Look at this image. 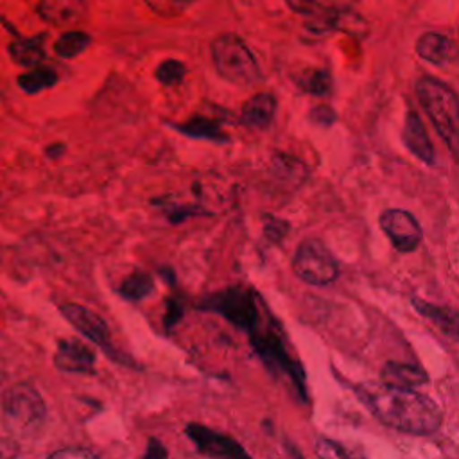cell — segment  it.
Returning <instances> with one entry per match:
<instances>
[{
    "instance_id": "cell-34",
    "label": "cell",
    "mask_w": 459,
    "mask_h": 459,
    "mask_svg": "<svg viewBox=\"0 0 459 459\" xmlns=\"http://www.w3.org/2000/svg\"><path fill=\"white\" fill-rule=\"evenodd\" d=\"M285 446H287V450L290 452V455H292L294 459H305V457L299 454V450H298V448H294L290 443H285Z\"/></svg>"
},
{
    "instance_id": "cell-17",
    "label": "cell",
    "mask_w": 459,
    "mask_h": 459,
    "mask_svg": "<svg viewBox=\"0 0 459 459\" xmlns=\"http://www.w3.org/2000/svg\"><path fill=\"white\" fill-rule=\"evenodd\" d=\"M154 287H156L154 276L147 271L136 269L117 285V292L126 301H140L151 296Z\"/></svg>"
},
{
    "instance_id": "cell-6",
    "label": "cell",
    "mask_w": 459,
    "mask_h": 459,
    "mask_svg": "<svg viewBox=\"0 0 459 459\" xmlns=\"http://www.w3.org/2000/svg\"><path fill=\"white\" fill-rule=\"evenodd\" d=\"M292 273L305 283L325 287L339 278L341 267L335 255L316 237L303 238L292 255Z\"/></svg>"
},
{
    "instance_id": "cell-30",
    "label": "cell",
    "mask_w": 459,
    "mask_h": 459,
    "mask_svg": "<svg viewBox=\"0 0 459 459\" xmlns=\"http://www.w3.org/2000/svg\"><path fill=\"white\" fill-rule=\"evenodd\" d=\"M167 210V215H169V221L170 222H174V224H178V222H181L183 219H186V217H192V215H199V213H204L203 210H199L197 206H169V208H165Z\"/></svg>"
},
{
    "instance_id": "cell-14",
    "label": "cell",
    "mask_w": 459,
    "mask_h": 459,
    "mask_svg": "<svg viewBox=\"0 0 459 459\" xmlns=\"http://www.w3.org/2000/svg\"><path fill=\"white\" fill-rule=\"evenodd\" d=\"M380 380L389 384V385L414 389L418 385L427 384L429 382V375H427V371L423 368H420L416 364L389 360L380 369Z\"/></svg>"
},
{
    "instance_id": "cell-33",
    "label": "cell",
    "mask_w": 459,
    "mask_h": 459,
    "mask_svg": "<svg viewBox=\"0 0 459 459\" xmlns=\"http://www.w3.org/2000/svg\"><path fill=\"white\" fill-rule=\"evenodd\" d=\"M63 149H65V145H61V143L57 145V143H56V145H52V147L47 149V154H48L50 158H57V156L63 152Z\"/></svg>"
},
{
    "instance_id": "cell-24",
    "label": "cell",
    "mask_w": 459,
    "mask_h": 459,
    "mask_svg": "<svg viewBox=\"0 0 459 459\" xmlns=\"http://www.w3.org/2000/svg\"><path fill=\"white\" fill-rule=\"evenodd\" d=\"M299 88L312 95H326L332 90V79L326 70H312L310 74L303 75L299 81Z\"/></svg>"
},
{
    "instance_id": "cell-11",
    "label": "cell",
    "mask_w": 459,
    "mask_h": 459,
    "mask_svg": "<svg viewBox=\"0 0 459 459\" xmlns=\"http://www.w3.org/2000/svg\"><path fill=\"white\" fill-rule=\"evenodd\" d=\"M39 16L54 27H75L86 14L84 0H39Z\"/></svg>"
},
{
    "instance_id": "cell-29",
    "label": "cell",
    "mask_w": 459,
    "mask_h": 459,
    "mask_svg": "<svg viewBox=\"0 0 459 459\" xmlns=\"http://www.w3.org/2000/svg\"><path fill=\"white\" fill-rule=\"evenodd\" d=\"M142 459H169V450H167V446L158 437L151 436L147 439L145 452H143Z\"/></svg>"
},
{
    "instance_id": "cell-18",
    "label": "cell",
    "mask_w": 459,
    "mask_h": 459,
    "mask_svg": "<svg viewBox=\"0 0 459 459\" xmlns=\"http://www.w3.org/2000/svg\"><path fill=\"white\" fill-rule=\"evenodd\" d=\"M176 131L192 136V138H203L212 142H228V134L222 133L219 122L206 118V117H194L185 124H174Z\"/></svg>"
},
{
    "instance_id": "cell-2",
    "label": "cell",
    "mask_w": 459,
    "mask_h": 459,
    "mask_svg": "<svg viewBox=\"0 0 459 459\" xmlns=\"http://www.w3.org/2000/svg\"><path fill=\"white\" fill-rule=\"evenodd\" d=\"M242 332L247 333L253 351L267 368V371L276 378H289L290 387L296 391L299 400L307 403L308 387L305 369L301 362L290 353L287 335L265 303L244 325Z\"/></svg>"
},
{
    "instance_id": "cell-23",
    "label": "cell",
    "mask_w": 459,
    "mask_h": 459,
    "mask_svg": "<svg viewBox=\"0 0 459 459\" xmlns=\"http://www.w3.org/2000/svg\"><path fill=\"white\" fill-rule=\"evenodd\" d=\"M56 81H57V75L50 68H36L18 77V84L25 93H38L45 88L54 86Z\"/></svg>"
},
{
    "instance_id": "cell-19",
    "label": "cell",
    "mask_w": 459,
    "mask_h": 459,
    "mask_svg": "<svg viewBox=\"0 0 459 459\" xmlns=\"http://www.w3.org/2000/svg\"><path fill=\"white\" fill-rule=\"evenodd\" d=\"M43 39L45 36H36L30 39H22V41H13L9 45V54L14 63L22 66H36L45 59V50H43Z\"/></svg>"
},
{
    "instance_id": "cell-4",
    "label": "cell",
    "mask_w": 459,
    "mask_h": 459,
    "mask_svg": "<svg viewBox=\"0 0 459 459\" xmlns=\"http://www.w3.org/2000/svg\"><path fill=\"white\" fill-rule=\"evenodd\" d=\"M2 414L11 434L32 436L47 418V403L32 384L16 382L2 394Z\"/></svg>"
},
{
    "instance_id": "cell-13",
    "label": "cell",
    "mask_w": 459,
    "mask_h": 459,
    "mask_svg": "<svg viewBox=\"0 0 459 459\" xmlns=\"http://www.w3.org/2000/svg\"><path fill=\"white\" fill-rule=\"evenodd\" d=\"M411 303L414 310L425 319H429L445 337L459 341V310L452 307L434 305L421 298H411Z\"/></svg>"
},
{
    "instance_id": "cell-3",
    "label": "cell",
    "mask_w": 459,
    "mask_h": 459,
    "mask_svg": "<svg viewBox=\"0 0 459 459\" xmlns=\"http://www.w3.org/2000/svg\"><path fill=\"white\" fill-rule=\"evenodd\" d=\"M418 100L434 129L459 161V95L445 81L421 75L416 81Z\"/></svg>"
},
{
    "instance_id": "cell-10",
    "label": "cell",
    "mask_w": 459,
    "mask_h": 459,
    "mask_svg": "<svg viewBox=\"0 0 459 459\" xmlns=\"http://www.w3.org/2000/svg\"><path fill=\"white\" fill-rule=\"evenodd\" d=\"M95 351L77 337H65L57 341L54 353V366L63 373L95 375Z\"/></svg>"
},
{
    "instance_id": "cell-22",
    "label": "cell",
    "mask_w": 459,
    "mask_h": 459,
    "mask_svg": "<svg viewBox=\"0 0 459 459\" xmlns=\"http://www.w3.org/2000/svg\"><path fill=\"white\" fill-rule=\"evenodd\" d=\"M90 36L81 30H68L65 32L54 45V50L61 57H75L90 45Z\"/></svg>"
},
{
    "instance_id": "cell-15",
    "label": "cell",
    "mask_w": 459,
    "mask_h": 459,
    "mask_svg": "<svg viewBox=\"0 0 459 459\" xmlns=\"http://www.w3.org/2000/svg\"><path fill=\"white\" fill-rule=\"evenodd\" d=\"M450 39L439 32H423L416 41V54L434 66H441L450 59Z\"/></svg>"
},
{
    "instance_id": "cell-12",
    "label": "cell",
    "mask_w": 459,
    "mask_h": 459,
    "mask_svg": "<svg viewBox=\"0 0 459 459\" xmlns=\"http://www.w3.org/2000/svg\"><path fill=\"white\" fill-rule=\"evenodd\" d=\"M402 140L405 147L414 154L420 161L427 165H434V147L427 134V129L421 122V118L414 111H407L403 120V131Z\"/></svg>"
},
{
    "instance_id": "cell-26",
    "label": "cell",
    "mask_w": 459,
    "mask_h": 459,
    "mask_svg": "<svg viewBox=\"0 0 459 459\" xmlns=\"http://www.w3.org/2000/svg\"><path fill=\"white\" fill-rule=\"evenodd\" d=\"M183 77H185V65L181 61H176V59L163 61L156 70V79L161 84H167V86L181 82Z\"/></svg>"
},
{
    "instance_id": "cell-31",
    "label": "cell",
    "mask_w": 459,
    "mask_h": 459,
    "mask_svg": "<svg viewBox=\"0 0 459 459\" xmlns=\"http://www.w3.org/2000/svg\"><path fill=\"white\" fill-rule=\"evenodd\" d=\"M310 120L316 122L317 126H323V127H328L335 122V111L328 106H317L310 111Z\"/></svg>"
},
{
    "instance_id": "cell-27",
    "label": "cell",
    "mask_w": 459,
    "mask_h": 459,
    "mask_svg": "<svg viewBox=\"0 0 459 459\" xmlns=\"http://www.w3.org/2000/svg\"><path fill=\"white\" fill-rule=\"evenodd\" d=\"M289 233V222L283 219H278L274 215H265L264 221V237L271 240L273 244L281 242V238Z\"/></svg>"
},
{
    "instance_id": "cell-21",
    "label": "cell",
    "mask_w": 459,
    "mask_h": 459,
    "mask_svg": "<svg viewBox=\"0 0 459 459\" xmlns=\"http://www.w3.org/2000/svg\"><path fill=\"white\" fill-rule=\"evenodd\" d=\"M316 455L317 459H366L362 452L351 450L332 437H319L316 441Z\"/></svg>"
},
{
    "instance_id": "cell-1",
    "label": "cell",
    "mask_w": 459,
    "mask_h": 459,
    "mask_svg": "<svg viewBox=\"0 0 459 459\" xmlns=\"http://www.w3.org/2000/svg\"><path fill=\"white\" fill-rule=\"evenodd\" d=\"M355 394L382 425L405 434H432L443 420L439 405L414 389L389 385L380 380L355 385Z\"/></svg>"
},
{
    "instance_id": "cell-5",
    "label": "cell",
    "mask_w": 459,
    "mask_h": 459,
    "mask_svg": "<svg viewBox=\"0 0 459 459\" xmlns=\"http://www.w3.org/2000/svg\"><path fill=\"white\" fill-rule=\"evenodd\" d=\"M212 59L222 79L247 86L260 79V68L247 45L235 34H222L212 43Z\"/></svg>"
},
{
    "instance_id": "cell-28",
    "label": "cell",
    "mask_w": 459,
    "mask_h": 459,
    "mask_svg": "<svg viewBox=\"0 0 459 459\" xmlns=\"http://www.w3.org/2000/svg\"><path fill=\"white\" fill-rule=\"evenodd\" d=\"M47 459H100V457L84 446H65V448L54 450Z\"/></svg>"
},
{
    "instance_id": "cell-8",
    "label": "cell",
    "mask_w": 459,
    "mask_h": 459,
    "mask_svg": "<svg viewBox=\"0 0 459 459\" xmlns=\"http://www.w3.org/2000/svg\"><path fill=\"white\" fill-rule=\"evenodd\" d=\"M185 434L197 452L208 459H253L235 437L208 425L190 421L185 425Z\"/></svg>"
},
{
    "instance_id": "cell-7",
    "label": "cell",
    "mask_w": 459,
    "mask_h": 459,
    "mask_svg": "<svg viewBox=\"0 0 459 459\" xmlns=\"http://www.w3.org/2000/svg\"><path fill=\"white\" fill-rule=\"evenodd\" d=\"M59 312L84 339H88L91 344L102 348L104 353L109 355L111 359L124 362V359H120L117 355V350L111 344V332L102 316H99L91 308L79 305V303H61Z\"/></svg>"
},
{
    "instance_id": "cell-20",
    "label": "cell",
    "mask_w": 459,
    "mask_h": 459,
    "mask_svg": "<svg viewBox=\"0 0 459 459\" xmlns=\"http://www.w3.org/2000/svg\"><path fill=\"white\" fill-rule=\"evenodd\" d=\"M357 2H360V0H287V4L294 11L307 14V16L346 11V9H351Z\"/></svg>"
},
{
    "instance_id": "cell-32",
    "label": "cell",
    "mask_w": 459,
    "mask_h": 459,
    "mask_svg": "<svg viewBox=\"0 0 459 459\" xmlns=\"http://www.w3.org/2000/svg\"><path fill=\"white\" fill-rule=\"evenodd\" d=\"M183 312H185L183 303L179 299H176V298H170L169 303H167V314H165V326H167V330L179 321Z\"/></svg>"
},
{
    "instance_id": "cell-16",
    "label": "cell",
    "mask_w": 459,
    "mask_h": 459,
    "mask_svg": "<svg viewBox=\"0 0 459 459\" xmlns=\"http://www.w3.org/2000/svg\"><path fill=\"white\" fill-rule=\"evenodd\" d=\"M274 109H276L274 97L269 93H258L251 97L242 108V120L249 127L265 129L274 117Z\"/></svg>"
},
{
    "instance_id": "cell-25",
    "label": "cell",
    "mask_w": 459,
    "mask_h": 459,
    "mask_svg": "<svg viewBox=\"0 0 459 459\" xmlns=\"http://www.w3.org/2000/svg\"><path fill=\"white\" fill-rule=\"evenodd\" d=\"M160 16H179L199 0H143Z\"/></svg>"
},
{
    "instance_id": "cell-9",
    "label": "cell",
    "mask_w": 459,
    "mask_h": 459,
    "mask_svg": "<svg viewBox=\"0 0 459 459\" xmlns=\"http://www.w3.org/2000/svg\"><path fill=\"white\" fill-rule=\"evenodd\" d=\"M380 230L398 253H412L423 238V231L416 217L402 208L384 210L378 217Z\"/></svg>"
}]
</instances>
